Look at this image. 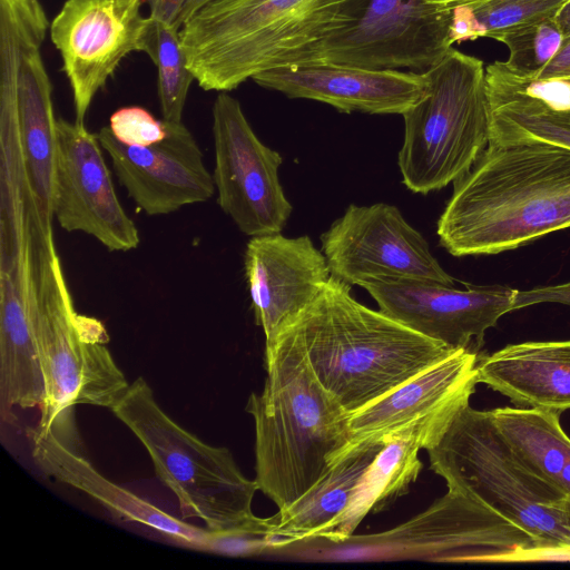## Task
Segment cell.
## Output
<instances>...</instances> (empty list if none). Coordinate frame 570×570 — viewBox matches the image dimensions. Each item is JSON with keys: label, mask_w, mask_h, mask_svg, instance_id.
I'll use <instances>...</instances> for the list:
<instances>
[{"label": "cell", "mask_w": 570, "mask_h": 570, "mask_svg": "<svg viewBox=\"0 0 570 570\" xmlns=\"http://www.w3.org/2000/svg\"><path fill=\"white\" fill-rule=\"evenodd\" d=\"M570 227V148L547 141L489 144L453 181L438 220L453 256L511 250Z\"/></svg>", "instance_id": "cell-1"}, {"label": "cell", "mask_w": 570, "mask_h": 570, "mask_svg": "<svg viewBox=\"0 0 570 570\" xmlns=\"http://www.w3.org/2000/svg\"><path fill=\"white\" fill-rule=\"evenodd\" d=\"M266 380L246 411L255 424L258 490L284 510L348 449L350 413L316 377L291 326L266 347Z\"/></svg>", "instance_id": "cell-2"}, {"label": "cell", "mask_w": 570, "mask_h": 570, "mask_svg": "<svg viewBox=\"0 0 570 570\" xmlns=\"http://www.w3.org/2000/svg\"><path fill=\"white\" fill-rule=\"evenodd\" d=\"M289 326L318 381L350 414L456 351L358 303L333 276Z\"/></svg>", "instance_id": "cell-3"}, {"label": "cell", "mask_w": 570, "mask_h": 570, "mask_svg": "<svg viewBox=\"0 0 570 570\" xmlns=\"http://www.w3.org/2000/svg\"><path fill=\"white\" fill-rule=\"evenodd\" d=\"M346 0H210L180 30L187 66L205 91L305 63L341 24Z\"/></svg>", "instance_id": "cell-4"}, {"label": "cell", "mask_w": 570, "mask_h": 570, "mask_svg": "<svg viewBox=\"0 0 570 570\" xmlns=\"http://www.w3.org/2000/svg\"><path fill=\"white\" fill-rule=\"evenodd\" d=\"M31 264L30 318L45 380L38 426L77 404L110 410L129 383L104 324L75 309L53 239L31 235Z\"/></svg>", "instance_id": "cell-5"}, {"label": "cell", "mask_w": 570, "mask_h": 570, "mask_svg": "<svg viewBox=\"0 0 570 570\" xmlns=\"http://www.w3.org/2000/svg\"><path fill=\"white\" fill-rule=\"evenodd\" d=\"M110 411L145 446L183 518H197L209 530L248 529L265 540V518L252 510L256 481L245 476L227 448L207 444L175 422L144 377L130 383Z\"/></svg>", "instance_id": "cell-6"}, {"label": "cell", "mask_w": 570, "mask_h": 570, "mask_svg": "<svg viewBox=\"0 0 570 570\" xmlns=\"http://www.w3.org/2000/svg\"><path fill=\"white\" fill-rule=\"evenodd\" d=\"M430 468L458 490L563 551L570 561L566 514L570 499L535 475L493 422L491 411L463 407L426 450Z\"/></svg>", "instance_id": "cell-7"}, {"label": "cell", "mask_w": 570, "mask_h": 570, "mask_svg": "<svg viewBox=\"0 0 570 570\" xmlns=\"http://www.w3.org/2000/svg\"><path fill=\"white\" fill-rule=\"evenodd\" d=\"M424 75L425 95L402 115L397 164L403 184L425 195L470 170L489 145L490 117L482 60L452 47Z\"/></svg>", "instance_id": "cell-8"}, {"label": "cell", "mask_w": 570, "mask_h": 570, "mask_svg": "<svg viewBox=\"0 0 570 570\" xmlns=\"http://www.w3.org/2000/svg\"><path fill=\"white\" fill-rule=\"evenodd\" d=\"M343 543L356 556L373 559L472 563L569 560L563 551L519 523L449 488L407 521L379 533L352 534Z\"/></svg>", "instance_id": "cell-9"}, {"label": "cell", "mask_w": 570, "mask_h": 570, "mask_svg": "<svg viewBox=\"0 0 570 570\" xmlns=\"http://www.w3.org/2000/svg\"><path fill=\"white\" fill-rule=\"evenodd\" d=\"M451 22L452 9L424 0H346L307 62L424 72L452 48Z\"/></svg>", "instance_id": "cell-10"}, {"label": "cell", "mask_w": 570, "mask_h": 570, "mask_svg": "<svg viewBox=\"0 0 570 570\" xmlns=\"http://www.w3.org/2000/svg\"><path fill=\"white\" fill-rule=\"evenodd\" d=\"M212 115L220 209L247 236L281 233L292 213L278 178L282 156L259 140L239 101L227 92L217 95Z\"/></svg>", "instance_id": "cell-11"}, {"label": "cell", "mask_w": 570, "mask_h": 570, "mask_svg": "<svg viewBox=\"0 0 570 570\" xmlns=\"http://www.w3.org/2000/svg\"><path fill=\"white\" fill-rule=\"evenodd\" d=\"M321 242L331 275L350 286L380 281L454 285L426 239L393 205H350Z\"/></svg>", "instance_id": "cell-12"}, {"label": "cell", "mask_w": 570, "mask_h": 570, "mask_svg": "<svg viewBox=\"0 0 570 570\" xmlns=\"http://www.w3.org/2000/svg\"><path fill=\"white\" fill-rule=\"evenodd\" d=\"M53 218L67 232H81L109 252L138 247L139 233L122 208L97 134L83 122L57 119Z\"/></svg>", "instance_id": "cell-13"}, {"label": "cell", "mask_w": 570, "mask_h": 570, "mask_svg": "<svg viewBox=\"0 0 570 570\" xmlns=\"http://www.w3.org/2000/svg\"><path fill=\"white\" fill-rule=\"evenodd\" d=\"M146 0H66L50 23L72 91L75 120L83 122L99 90L121 60L138 51Z\"/></svg>", "instance_id": "cell-14"}, {"label": "cell", "mask_w": 570, "mask_h": 570, "mask_svg": "<svg viewBox=\"0 0 570 570\" xmlns=\"http://www.w3.org/2000/svg\"><path fill=\"white\" fill-rule=\"evenodd\" d=\"M380 311L450 350H475L487 330L514 311L519 289L493 285L458 289L439 283L380 281L363 286Z\"/></svg>", "instance_id": "cell-15"}, {"label": "cell", "mask_w": 570, "mask_h": 570, "mask_svg": "<svg viewBox=\"0 0 570 570\" xmlns=\"http://www.w3.org/2000/svg\"><path fill=\"white\" fill-rule=\"evenodd\" d=\"M166 122V137L145 147L120 142L108 126L97 132L120 185L149 216L205 203L216 191L213 174L190 130L183 121Z\"/></svg>", "instance_id": "cell-16"}, {"label": "cell", "mask_w": 570, "mask_h": 570, "mask_svg": "<svg viewBox=\"0 0 570 570\" xmlns=\"http://www.w3.org/2000/svg\"><path fill=\"white\" fill-rule=\"evenodd\" d=\"M478 357L474 351L456 350L389 394L352 413L348 449L363 442L380 441L409 426L421 429L424 450L432 448L455 415L470 404L478 384Z\"/></svg>", "instance_id": "cell-17"}, {"label": "cell", "mask_w": 570, "mask_h": 570, "mask_svg": "<svg viewBox=\"0 0 570 570\" xmlns=\"http://www.w3.org/2000/svg\"><path fill=\"white\" fill-rule=\"evenodd\" d=\"M245 275L266 347L320 294L331 275L323 252L308 236H255L245 250Z\"/></svg>", "instance_id": "cell-18"}, {"label": "cell", "mask_w": 570, "mask_h": 570, "mask_svg": "<svg viewBox=\"0 0 570 570\" xmlns=\"http://www.w3.org/2000/svg\"><path fill=\"white\" fill-rule=\"evenodd\" d=\"M253 80L289 98L317 100L342 112L403 115L426 92L424 72L370 69L325 61L291 65Z\"/></svg>", "instance_id": "cell-19"}, {"label": "cell", "mask_w": 570, "mask_h": 570, "mask_svg": "<svg viewBox=\"0 0 570 570\" xmlns=\"http://www.w3.org/2000/svg\"><path fill=\"white\" fill-rule=\"evenodd\" d=\"M36 464L51 478L76 488L101 503L115 518L149 527L175 541L199 550L208 529L186 523L134 492L105 478L81 452L72 409L48 428L29 430Z\"/></svg>", "instance_id": "cell-20"}, {"label": "cell", "mask_w": 570, "mask_h": 570, "mask_svg": "<svg viewBox=\"0 0 570 570\" xmlns=\"http://www.w3.org/2000/svg\"><path fill=\"white\" fill-rule=\"evenodd\" d=\"M31 242L0 266V403L3 420L14 407L40 406L45 380L30 318Z\"/></svg>", "instance_id": "cell-21"}, {"label": "cell", "mask_w": 570, "mask_h": 570, "mask_svg": "<svg viewBox=\"0 0 570 570\" xmlns=\"http://www.w3.org/2000/svg\"><path fill=\"white\" fill-rule=\"evenodd\" d=\"M478 383L521 407L570 409V340L524 342L478 357Z\"/></svg>", "instance_id": "cell-22"}, {"label": "cell", "mask_w": 570, "mask_h": 570, "mask_svg": "<svg viewBox=\"0 0 570 570\" xmlns=\"http://www.w3.org/2000/svg\"><path fill=\"white\" fill-rule=\"evenodd\" d=\"M385 444L380 440L351 446L302 498L265 518L266 547L281 548L315 539L350 507Z\"/></svg>", "instance_id": "cell-23"}, {"label": "cell", "mask_w": 570, "mask_h": 570, "mask_svg": "<svg viewBox=\"0 0 570 570\" xmlns=\"http://www.w3.org/2000/svg\"><path fill=\"white\" fill-rule=\"evenodd\" d=\"M19 129L30 186L40 220L52 229L53 187L57 155V119L52 83L40 55V47L26 51L18 91Z\"/></svg>", "instance_id": "cell-24"}, {"label": "cell", "mask_w": 570, "mask_h": 570, "mask_svg": "<svg viewBox=\"0 0 570 570\" xmlns=\"http://www.w3.org/2000/svg\"><path fill=\"white\" fill-rule=\"evenodd\" d=\"M422 438L419 426H409L384 436L382 441L386 444L371 464L355 499L315 539L342 544L368 513L385 510L407 493L422 470L419 459V451L423 449Z\"/></svg>", "instance_id": "cell-25"}, {"label": "cell", "mask_w": 570, "mask_h": 570, "mask_svg": "<svg viewBox=\"0 0 570 570\" xmlns=\"http://www.w3.org/2000/svg\"><path fill=\"white\" fill-rule=\"evenodd\" d=\"M491 414L498 430L522 462L535 475L558 488L570 458V438L560 424V413L504 406L491 410Z\"/></svg>", "instance_id": "cell-26"}, {"label": "cell", "mask_w": 570, "mask_h": 570, "mask_svg": "<svg viewBox=\"0 0 570 570\" xmlns=\"http://www.w3.org/2000/svg\"><path fill=\"white\" fill-rule=\"evenodd\" d=\"M568 0H470L452 8L451 40L454 43L504 35L553 18Z\"/></svg>", "instance_id": "cell-27"}, {"label": "cell", "mask_w": 570, "mask_h": 570, "mask_svg": "<svg viewBox=\"0 0 570 570\" xmlns=\"http://www.w3.org/2000/svg\"><path fill=\"white\" fill-rule=\"evenodd\" d=\"M179 28L146 17L138 39V51L145 52L157 68V89L161 116L167 121H181L191 82L181 47Z\"/></svg>", "instance_id": "cell-28"}, {"label": "cell", "mask_w": 570, "mask_h": 570, "mask_svg": "<svg viewBox=\"0 0 570 570\" xmlns=\"http://www.w3.org/2000/svg\"><path fill=\"white\" fill-rule=\"evenodd\" d=\"M498 41L509 49V58L502 61L509 71L534 77L559 53L567 39L553 17L511 31Z\"/></svg>", "instance_id": "cell-29"}, {"label": "cell", "mask_w": 570, "mask_h": 570, "mask_svg": "<svg viewBox=\"0 0 570 570\" xmlns=\"http://www.w3.org/2000/svg\"><path fill=\"white\" fill-rule=\"evenodd\" d=\"M489 144L547 141L570 148V109L519 114L489 111Z\"/></svg>", "instance_id": "cell-30"}, {"label": "cell", "mask_w": 570, "mask_h": 570, "mask_svg": "<svg viewBox=\"0 0 570 570\" xmlns=\"http://www.w3.org/2000/svg\"><path fill=\"white\" fill-rule=\"evenodd\" d=\"M108 127L120 142L128 146H149L163 140L167 134L166 120L156 119L139 106L117 109L110 116Z\"/></svg>", "instance_id": "cell-31"}, {"label": "cell", "mask_w": 570, "mask_h": 570, "mask_svg": "<svg viewBox=\"0 0 570 570\" xmlns=\"http://www.w3.org/2000/svg\"><path fill=\"white\" fill-rule=\"evenodd\" d=\"M540 303H559L570 306V281L558 285L518 291L514 309Z\"/></svg>", "instance_id": "cell-32"}, {"label": "cell", "mask_w": 570, "mask_h": 570, "mask_svg": "<svg viewBox=\"0 0 570 570\" xmlns=\"http://www.w3.org/2000/svg\"><path fill=\"white\" fill-rule=\"evenodd\" d=\"M187 0H146L149 6V16L178 27L179 14ZM180 29V28H179Z\"/></svg>", "instance_id": "cell-33"}, {"label": "cell", "mask_w": 570, "mask_h": 570, "mask_svg": "<svg viewBox=\"0 0 570 570\" xmlns=\"http://www.w3.org/2000/svg\"><path fill=\"white\" fill-rule=\"evenodd\" d=\"M570 77V39H567L559 53L534 77Z\"/></svg>", "instance_id": "cell-34"}, {"label": "cell", "mask_w": 570, "mask_h": 570, "mask_svg": "<svg viewBox=\"0 0 570 570\" xmlns=\"http://www.w3.org/2000/svg\"><path fill=\"white\" fill-rule=\"evenodd\" d=\"M566 39H570V0H568L554 17Z\"/></svg>", "instance_id": "cell-35"}, {"label": "cell", "mask_w": 570, "mask_h": 570, "mask_svg": "<svg viewBox=\"0 0 570 570\" xmlns=\"http://www.w3.org/2000/svg\"><path fill=\"white\" fill-rule=\"evenodd\" d=\"M210 0H187L185 7L183 8L179 18H178V27L181 28L183 23L189 19L197 10H199L204 4L209 2Z\"/></svg>", "instance_id": "cell-36"}, {"label": "cell", "mask_w": 570, "mask_h": 570, "mask_svg": "<svg viewBox=\"0 0 570 570\" xmlns=\"http://www.w3.org/2000/svg\"><path fill=\"white\" fill-rule=\"evenodd\" d=\"M558 488L570 499V458L559 478Z\"/></svg>", "instance_id": "cell-37"}, {"label": "cell", "mask_w": 570, "mask_h": 570, "mask_svg": "<svg viewBox=\"0 0 570 570\" xmlns=\"http://www.w3.org/2000/svg\"><path fill=\"white\" fill-rule=\"evenodd\" d=\"M424 1L430 6L452 9V8L460 6L462 3H465L470 0H424Z\"/></svg>", "instance_id": "cell-38"}, {"label": "cell", "mask_w": 570, "mask_h": 570, "mask_svg": "<svg viewBox=\"0 0 570 570\" xmlns=\"http://www.w3.org/2000/svg\"><path fill=\"white\" fill-rule=\"evenodd\" d=\"M566 527H567L568 531L570 532V503H569L567 514H566Z\"/></svg>", "instance_id": "cell-39"}]
</instances>
